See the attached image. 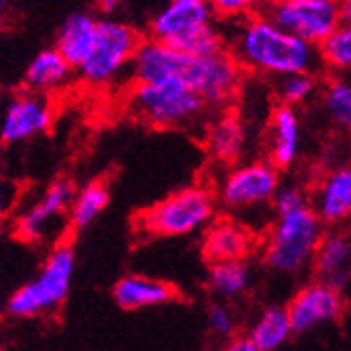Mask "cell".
<instances>
[{"label": "cell", "instance_id": "6da1fadb", "mask_svg": "<svg viewBox=\"0 0 351 351\" xmlns=\"http://www.w3.org/2000/svg\"><path fill=\"white\" fill-rule=\"evenodd\" d=\"M242 68L223 51L210 57H194L158 40H141L133 63V82H179L196 93L204 106L230 104L242 84Z\"/></svg>", "mask_w": 351, "mask_h": 351}, {"label": "cell", "instance_id": "7a4b0ae2", "mask_svg": "<svg viewBox=\"0 0 351 351\" xmlns=\"http://www.w3.org/2000/svg\"><path fill=\"white\" fill-rule=\"evenodd\" d=\"M226 36L230 55L242 70L259 72L276 78L305 74L315 68V47L280 29L265 15H248L236 23Z\"/></svg>", "mask_w": 351, "mask_h": 351}, {"label": "cell", "instance_id": "3957f363", "mask_svg": "<svg viewBox=\"0 0 351 351\" xmlns=\"http://www.w3.org/2000/svg\"><path fill=\"white\" fill-rule=\"evenodd\" d=\"M76 271V252L70 242H55L47 259L29 282L11 293L5 309L13 317L32 320L45 313H53L68 299Z\"/></svg>", "mask_w": 351, "mask_h": 351}, {"label": "cell", "instance_id": "277c9868", "mask_svg": "<svg viewBox=\"0 0 351 351\" xmlns=\"http://www.w3.org/2000/svg\"><path fill=\"white\" fill-rule=\"evenodd\" d=\"M324 234V223L309 204L280 215L267 236L263 261L276 274H297L313 261Z\"/></svg>", "mask_w": 351, "mask_h": 351}, {"label": "cell", "instance_id": "5b68a950", "mask_svg": "<svg viewBox=\"0 0 351 351\" xmlns=\"http://www.w3.org/2000/svg\"><path fill=\"white\" fill-rule=\"evenodd\" d=\"M126 110L154 129H181L200 120L204 101L187 86L167 82H133L126 93Z\"/></svg>", "mask_w": 351, "mask_h": 351}, {"label": "cell", "instance_id": "8992f818", "mask_svg": "<svg viewBox=\"0 0 351 351\" xmlns=\"http://www.w3.org/2000/svg\"><path fill=\"white\" fill-rule=\"evenodd\" d=\"M217 198L202 185L179 189L137 215V228L147 236L181 238L210 226Z\"/></svg>", "mask_w": 351, "mask_h": 351}, {"label": "cell", "instance_id": "52a82bcc", "mask_svg": "<svg viewBox=\"0 0 351 351\" xmlns=\"http://www.w3.org/2000/svg\"><path fill=\"white\" fill-rule=\"evenodd\" d=\"M141 45V34L122 19H97V34L86 61L76 70L86 86L104 88L124 72H131V63Z\"/></svg>", "mask_w": 351, "mask_h": 351}, {"label": "cell", "instance_id": "ba28073f", "mask_svg": "<svg viewBox=\"0 0 351 351\" xmlns=\"http://www.w3.org/2000/svg\"><path fill=\"white\" fill-rule=\"evenodd\" d=\"M265 17L291 36L317 47L341 25L335 0H280L265 5Z\"/></svg>", "mask_w": 351, "mask_h": 351}, {"label": "cell", "instance_id": "9c48e42d", "mask_svg": "<svg viewBox=\"0 0 351 351\" xmlns=\"http://www.w3.org/2000/svg\"><path fill=\"white\" fill-rule=\"evenodd\" d=\"M280 189V171L265 162L252 160L242 167H234L219 185L217 200L230 210L257 208L271 204Z\"/></svg>", "mask_w": 351, "mask_h": 351}, {"label": "cell", "instance_id": "30bf717a", "mask_svg": "<svg viewBox=\"0 0 351 351\" xmlns=\"http://www.w3.org/2000/svg\"><path fill=\"white\" fill-rule=\"evenodd\" d=\"M76 187L70 179H57L15 217V234L25 242H45L57 223L68 215Z\"/></svg>", "mask_w": 351, "mask_h": 351}, {"label": "cell", "instance_id": "8fae6325", "mask_svg": "<svg viewBox=\"0 0 351 351\" xmlns=\"http://www.w3.org/2000/svg\"><path fill=\"white\" fill-rule=\"evenodd\" d=\"M215 23L210 3L206 0H171L149 17V38L177 49L202 27Z\"/></svg>", "mask_w": 351, "mask_h": 351}, {"label": "cell", "instance_id": "7c38bea8", "mask_svg": "<svg viewBox=\"0 0 351 351\" xmlns=\"http://www.w3.org/2000/svg\"><path fill=\"white\" fill-rule=\"evenodd\" d=\"M53 106L43 95L17 93L0 108V143H21L49 131Z\"/></svg>", "mask_w": 351, "mask_h": 351}, {"label": "cell", "instance_id": "4fadbf2b", "mask_svg": "<svg viewBox=\"0 0 351 351\" xmlns=\"http://www.w3.org/2000/svg\"><path fill=\"white\" fill-rule=\"evenodd\" d=\"M284 309L289 313L293 332L301 335L337 320L343 311V295L324 282H311L299 289Z\"/></svg>", "mask_w": 351, "mask_h": 351}, {"label": "cell", "instance_id": "5bb4252c", "mask_svg": "<svg viewBox=\"0 0 351 351\" xmlns=\"http://www.w3.org/2000/svg\"><path fill=\"white\" fill-rule=\"evenodd\" d=\"M112 297L116 305L122 309H145L173 303L177 299V289L165 280L141 274H129L122 276L114 284Z\"/></svg>", "mask_w": 351, "mask_h": 351}, {"label": "cell", "instance_id": "9a60e30c", "mask_svg": "<svg viewBox=\"0 0 351 351\" xmlns=\"http://www.w3.org/2000/svg\"><path fill=\"white\" fill-rule=\"evenodd\" d=\"M95 34H97V17L90 11H72L61 21L53 49L70 63L72 70H78L90 55Z\"/></svg>", "mask_w": 351, "mask_h": 351}, {"label": "cell", "instance_id": "2e32d148", "mask_svg": "<svg viewBox=\"0 0 351 351\" xmlns=\"http://www.w3.org/2000/svg\"><path fill=\"white\" fill-rule=\"evenodd\" d=\"M252 246H254L252 234L230 219H223L208 226L204 240H202L204 257L210 263L244 261L250 254Z\"/></svg>", "mask_w": 351, "mask_h": 351}, {"label": "cell", "instance_id": "e0dca14e", "mask_svg": "<svg viewBox=\"0 0 351 351\" xmlns=\"http://www.w3.org/2000/svg\"><path fill=\"white\" fill-rule=\"evenodd\" d=\"M313 269L320 278L317 282L341 293L351 280V240L341 232L324 234L313 254Z\"/></svg>", "mask_w": 351, "mask_h": 351}, {"label": "cell", "instance_id": "ac0fdd59", "mask_svg": "<svg viewBox=\"0 0 351 351\" xmlns=\"http://www.w3.org/2000/svg\"><path fill=\"white\" fill-rule=\"evenodd\" d=\"M301 149V122L295 108L278 106L269 118V165L289 169Z\"/></svg>", "mask_w": 351, "mask_h": 351}, {"label": "cell", "instance_id": "d6986e66", "mask_svg": "<svg viewBox=\"0 0 351 351\" xmlns=\"http://www.w3.org/2000/svg\"><path fill=\"white\" fill-rule=\"evenodd\" d=\"M74 70L55 49H45L29 59L23 72V86L27 93L43 95L55 93L72 80Z\"/></svg>", "mask_w": 351, "mask_h": 351}, {"label": "cell", "instance_id": "ffe728a7", "mask_svg": "<svg viewBox=\"0 0 351 351\" xmlns=\"http://www.w3.org/2000/svg\"><path fill=\"white\" fill-rule=\"evenodd\" d=\"M313 213L328 226L351 217V167H339L326 175L317 189Z\"/></svg>", "mask_w": 351, "mask_h": 351}, {"label": "cell", "instance_id": "44dd1931", "mask_svg": "<svg viewBox=\"0 0 351 351\" xmlns=\"http://www.w3.org/2000/svg\"><path fill=\"white\" fill-rule=\"evenodd\" d=\"M206 145L213 158L221 162H236L246 147V131L238 116H221L206 135Z\"/></svg>", "mask_w": 351, "mask_h": 351}, {"label": "cell", "instance_id": "7402d4cb", "mask_svg": "<svg viewBox=\"0 0 351 351\" xmlns=\"http://www.w3.org/2000/svg\"><path fill=\"white\" fill-rule=\"evenodd\" d=\"M293 335L289 313L284 307H267L261 311L246 335V339L259 351H276Z\"/></svg>", "mask_w": 351, "mask_h": 351}, {"label": "cell", "instance_id": "603a6c76", "mask_svg": "<svg viewBox=\"0 0 351 351\" xmlns=\"http://www.w3.org/2000/svg\"><path fill=\"white\" fill-rule=\"evenodd\" d=\"M110 204V189L104 181H90L76 189L68 210V221L74 230H82L97 219Z\"/></svg>", "mask_w": 351, "mask_h": 351}, {"label": "cell", "instance_id": "cb8c5ba5", "mask_svg": "<svg viewBox=\"0 0 351 351\" xmlns=\"http://www.w3.org/2000/svg\"><path fill=\"white\" fill-rule=\"evenodd\" d=\"M252 284V271L246 261L210 263L208 289L221 299H236L244 295Z\"/></svg>", "mask_w": 351, "mask_h": 351}, {"label": "cell", "instance_id": "d4e9b609", "mask_svg": "<svg viewBox=\"0 0 351 351\" xmlns=\"http://www.w3.org/2000/svg\"><path fill=\"white\" fill-rule=\"evenodd\" d=\"M317 59L335 72H351V25L341 23L315 47Z\"/></svg>", "mask_w": 351, "mask_h": 351}, {"label": "cell", "instance_id": "484cf974", "mask_svg": "<svg viewBox=\"0 0 351 351\" xmlns=\"http://www.w3.org/2000/svg\"><path fill=\"white\" fill-rule=\"evenodd\" d=\"M322 104L328 118L343 126L351 129V80L349 78H332L322 95Z\"/></svg>", "mask_w": 351, "mask_h": 351}, {"label": "cell", "instance_id": "4316f807", "mask_svg": "<svg viewBox=\"0 0 351 351\" xmlns=\"http://www.w3.org/2000/svg\"><path fill=\"white\" fill-rule=\"evenodd\" d=\"M313 93H315V76L309 72L278 78V84H276V97L280 106H286V108H295L307 101Z\"/></svg>", "mask_w": 351, "mask_h": 351}, {"label": "cell", "instance_id": "83f0119b", "mask_svg": "<svg viewBox=\"0 0 351 351\" xmlns=\"http://www.w3.org/2000/svg\"><path fill=\"white\" fill-rule=\"evenodd\" d=\"M206 324L213 335L226 339L236 332V315L223 301H213L206 307Z\"/></svg>", "mask_w": 351, "mask_h": 351}, {"label": "cell", "instance_id": "f1b7e54d", "mask_svg": "<svg viewBox=\"0 0 351 351\" xmlns=\"http://www.w3.org/2000/svg\"><path fill=\"white\" fill-rule=\"evenodd\" d=\"M210 9H213L215 19L236 23L252 15V11L257 7H254V3H248V0H219V3H210Z\"/></svg>", "mask_w": 351, "mask_h": 351}, {"label": "cell", "instance_id": "f546056e", "mask_svg": "<svg viewBox=\"0 0 351 351\" xmlns=\"http://www.w3.org/2000/svg\"><path fill=\"white\" fill-rule=\"evenodd\" d=\"M276 215H286V213H293L299 210L303 206H307V198L299 187H280L276 191V196L271 200Z\"/></svg>", "mask_w": 351, "mask_h": 351}, {"label": "cell", "instance_id": "4dcf8cb0", "mask_svg": "<svg viewBox=\"0 0 351 351\" xmlns=\"http://www.w3.org/2000/svg\"><path fill=\"white\" fill-rule=\"evenodd\" d=\"M17 200H19V185L11 179L0 177V230L9 221Z\"/></svg>", "mask_w": 351, "mask_h": 351}, {"label": "cell", "instance_id": "1f68e13d", "mask_svg": "<svg viewBox=\"0 0 351 351\" xmlns=\"http://www.w3.org/2000/svg\"><path fill=\"white\" fill-rule=\"evenodd\" d=\"M221 351H259V349L254 347L246 337H238V339H232Z\"/></svg>", "mask_w": 351, "mask_h": 351}, {"label": "cell", "instance_id": "d6a6232c", "mask_svg": "<svg viewBox=\"0 0 351 351\" xmlns=\"http://www.w3.org/2000/svg\"><path fill=\"white\" fill-rule=\"evenodd\" d=\"M339 13H341V23L351 25V0H345V3L339 5Z\"/></svg>", "mask_w": 351, "mask_h": 351}, {"label": "cell", "instance_id": "836d02e7", "mask_svg": "<svg viewBox=\"0 0 351 351\" xmlns=\"http://www.w3.org/2000/svg\"><path fill=\"white\" fill-rule=\"evenodd\" d=\"M120 7V3H116V0H110V3H101L99 5V9L104 11V13H112V11H116Z\"/></svg>", "mask_w": 351, "mask_h": 351}, {"label": "cell", "instance_id": "e575fe53", "mask_svg": "<svg viewBox=\"0 0 351 351\" xmlns=\"http://www.w3.org/2000/svg\"><path fill=\"white\" fill-rule=\"evenodd\" d=\"M9 3H5V0H0V15H3V11H7Z\"/></svg>", "mask_w": 351, "mask_h": 351}, {"label": "cell", "instance_id": "d590c367", "mask_svg": "<svg viewBox=\"0 0 351 351\" xmlns=\"http://www.w3.org/2000/svg\"><path fill=\"white\" fill-rule=\"evenodd\" d=\"M5 311H7V309H5V303H3V299H0V317H3Z\"/></svg>", "mask_w": 351, "mask_h": 351}]
</instances>
